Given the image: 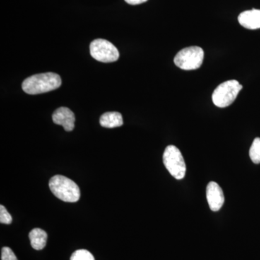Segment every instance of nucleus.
I'll use <instances>...</instances> for the list:
<instances>
[{"instance_id":"obj_1","label":"nucleus","mask_w":260,"mask_h":260,"mask_svg":"<svg viewBox=\"0 0 260 260\" xmlns=\"http://www.w3.org/2000/svg\"><path fill=\"white\" fill-rule=\"evenodd\" d=\"M61 85V80L59 75L47 73L32 75L26 78L22 84V88L25 93L37 95L56 90Z\"/></svg>"},{"instance_id":"obj_2","label":"nucleus","mask_w":260,"mask_h":260,"mask_svg":"<svg viewBox=\"0 0 260 260\" xmlns=\"http://www.w3.org/2000/svg\"><path fill=\"white\" fill-rule=\"evenodd\" d=\"M49 188L56 198L66 203H76L80 200L79 186L64 176L56 175L49 181Z\"/></svg>"},{"instance_id":"obj_3","label":"nucleus","mask_w":260,"mask_h":260,"mask_svg":"<svg viewBox=\"0 0 260 260\" xmlns=\"http://www.w3.org/2000/svg\"><path fill=\"white\" fill-rule=\"evenodd\" d=\"M242 88V85L236 80H227L220 84L212 95L213 104L219 108L229 107L236 100Z\"/></svg>"},{"instance_id":"obj_4","label":"nucleus","mask_w":260,"mask_h":260,"mask_svg":"<svg viewBox=\"0 0 260 260\" xmlns=\"http://www.w3.org/2000/svg\"><path fill=\"white\" fill-rule=\"evenodd\" d=\"M204 59V51L201 47L192 46L184 48L174 57V64L184 70H194L202 66Z\"/></svg>"},{"instance_id":"obj_5","label":"nucleus","mask_w":260,"mask_h":260,"mask_svg":"<svg viewBox=\"0 0 260 260\" xmlns=\"http://www.w3.org/2000/svg\"><path fill=\"white\" fill-rule=\"evenodd\" d=\"M162 160L165 167L172 177L180 180L186 174V164L180 150L174 145H169L165 149Z\"/></svg>"},{"instance_id":"obj_6","label":"nucleus","mask_w":260,"mask_h":260,"mask_svg":"<svg viewBox=\"0 0 260 260\" xmlns=\"http://www.w3.org/2000/svg\"><path fill=\"white\" fill-rule=\"evenodd\" d=\"M90 51L93 59L102 62H114L119 58V50L112 43L105 39L93 41L90 45Z\"/></svg>"},{"instance_id":"obj_7","label":"nucleus","mask_w":260,"mask_h":260,"mask_svg":"<svg viewBox=\"0 0 260 260\" xmlns=\"http://www.w3.org/2000/svg\"><path fill=\"white\" fill-rule=\"evenodd\" d=\"M207 200L212 211H218L225 202L223 191L217 183L211 181L207 186Z\"/></svg>"},{"instance_id":"obj_8","label":"nucleus","mask_w":260,"mask_h":260,"mask_svg":"<svg viewBox=\"0 0 260 260\" xmlns=\"http://www.w3.org/2000/svg\"><path fill=\"white\" fill-rule=\"evenodd\" d=\"M54 124L61 125L65 131H73L75 127V117L74 113L66 107H60L56 109L52 115Z\"/></svg>"},{"instance_id":"obj_9","label":"nucleus","mask_w":260,"mask_h":260,"mask_svg":"<svg viewBox=\"0 0 260 260\" xmlns=\"http://www.w3.org/2000/svg\"><path fill=\"white\" fill-rule=\"evenodd\" d=\"M238 20L244 28L249 30L260 28V10L252 9L243 12L238 17Z\"/></svg>"},{"instance_id":"obj_10","label":"nucleus","mask_w":260,"mask_h":260,"mask_svg":"<svg viewBox=\"0 0 260 260\" xmlns=\"http://www.w3.org/2000/svg\"><path fill=\"white\" fill-rule=\"evenodd\" d=\"M30 244L36 250H42L47 244V234L41 229H32L29 234Z\"/></svg>"},{"instance_id":"obj_11","label":"nucleus","mask_w":260,"mask_h":260,"mask_svg":"<svg viewBox=\"0 0 260 260\" xmlns=\"http://www.w3.org/2000/svg\"><path fill=\"white\" fill-rule=\"evenodd\" d=\"M100 124L106 128L119 127L123 124L122 116L119 112H107L100 118Z\"/></svg>"},{"instance_id":"obj_12","label":"nucleus","mask_w":260,"mask_h":260,"mask_svg":"<svg viewBox=\"0 0 260 260\" xmlns=\"http://www.w3.org/2000/svg\"><path fill=\"white\" fill-rule=\"evenodd\" d=\"M249 156L254 164H260V138H256L249 150Z\"/></svg>"},{"instance_id":"obj_13","label":"nucleus","mask_w":260,"mask_h":260,"mask_svg":"<svg viewBox=\"0 0 260 260\" xmlns=\"http://www.w3.org/2000/svg\"><path fill=\"white\" fill-rule=\"evenodd\" d=\"M70 260H95L93 254L85 249H79L72 254Z\"/></svg>"},{"instance_id":"obj_14","label":"nucleus","mask_w":260,"mask_h":260,"mask_svg":"<svg viewBox=\"0 0 260 260\" xmlns=\"http://www.w3.org/2000/svg\"><path fill=\"white\" fill-rule=\"evenodd\" d=\"M12 221H13V218L8 210L3 205H0V223L9 225Z\"/></svg>"},{"instance_id":"obj_15","label":"nucleus","mask_w":260,"mask_h":260,"mask_svg":"<svg viewBox=\"0 0 260 260\" xmlns=\"http://www.w3.org/2000/svg\"><path fill=\"white\" fill-rule=\"evenodd\" d=\"M2 260H18L14 252L9 247H3L2 249Z\"/></svg>"},{"instance_id":"obj_16","label":"nucleus","mask_w":260,"mask_h":260,"mask_svg":"<svg viewBox=\"0 0 260 260\" xmlns=\"http://www.w3.org/2000/svg\"><path fill=\"white\" fill-rule=\"evenodd\" d=\"M124 1H125L126 3H128V4L136 5L144 3L145 2L148 1V0H124Z\"/></svg>"}]
</instances>
